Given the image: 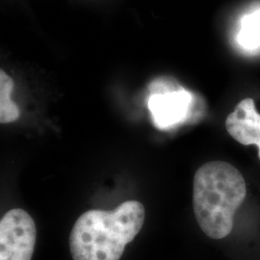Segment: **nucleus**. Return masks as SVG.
Instances as JSON below:
<instances>
[{"label": "nucleus", "mask_w": 260, "mask_h": 260, "mask_svg": "<svg viewBox=\"0 0 260 260\" xmlns=\"http://www.w3.org/2000/svg\"><path fill=\"white\" fill-rule=\"evenodd\" d=\"M145 216V207L138 201H126L113 211H86L70 235L73 259H121L125 246L142 230Z\"/></svg>", "instance_id": "obj_1"}, {"label": "nucleus", "mask_w": 260, "mask_h": 260, "mask_svg": "<svg viewBox=\"0 0 260 260\" xmlns=\"http://www.w3.org/2000/svg\"><path fill=\"white\" fill-rule=\"evenodd\" d=\"M247 194L241 173L224 161L207 162L196 172L193 207L196 220L209 238L223 239L233 229V219Z\"/></svg>", "instance_id": "obj_2"}, {"label": "nucleus", "mask_w": 260, "mask_h": 260, "mask_svg": "<svg viewBox=\"0 0 260 260\" xmlns=\"http://www.w3.org/2000/svg\"><path fill=\"white\" fill-rule=\"evenodd\" d=\"M37 237L33 218L21 208L11 209L0 221V260H31Z\"/></svg>", "instance_id": "obj_3"}, {"label": "nucleus", "mask_w": 260, "mask_h": 260, "mask_svg": "<svg viewBox=\"0 0 260 260\" xmlns=\"http://www.w3.org/2000/svg\"><path fill=\"white\" fill-rule=\"evenodd\" d=\"M156 90L149 100V109L154 125L160 129L174 127L189 116L193 98L183 88H174L168 83H157Z\"/></svg>", "instance_id": "obj_4"}, {"label": "nucleus", "mask_w": 260, "mask_h": 260, "mask_svg": "<svg viewBox=\"0 0 260 260\" xmlns=\"http://www.w3.org/2000/svg\"><path fill=\"white\" fill-rule=\"evenodd\" d=\"M225 128L242 145H256L260 159V114L252 99H245L236 105L226 117Z\"/></svg>", "instance_id": "obj_5"}, {"label": "nucleus", "mask_w": 260, "mask_h": 260, "mask_svg": "<svg viewBox=\"0 0 260 260\" xmlns=\"http://www.w3.org/2000/svg\"><path fill=\"white\" fill-rule=\"evenodd\" d=\"M14 81L3 70L0 71V122L10 123L19 117V107L12 102Z\"/></svg>", "instance_id": "obj_6"}, {"label": "nucleus", "mask_w": 260, "mask_h": 260, "mask_svg": "<svg viewBox=\"0 0 260 260\" xmlns=\"http://www.w3.org/2000/svg\"><path fill=\"white\" fill-rule=\"evenodd\" d=\"M237 41L246 49L251 50L260 47V9L243 17Z\"/></svg>", "instance_id": "obj_7"}]
</instances>
